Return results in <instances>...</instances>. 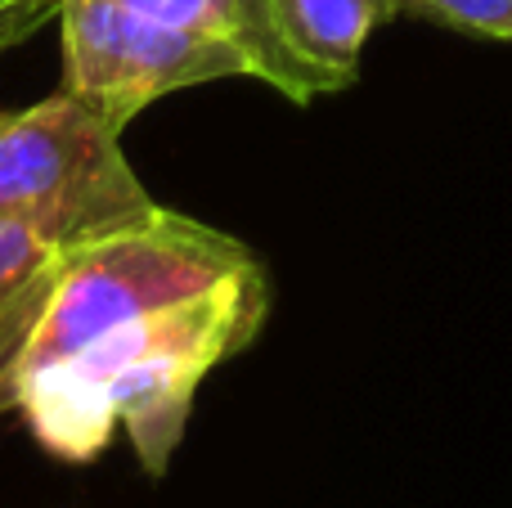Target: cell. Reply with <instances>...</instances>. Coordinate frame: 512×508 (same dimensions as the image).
Wrapping results in <instances>:
<instances>
[{
  "mask_svg": "<svg viewBox=\"0 0 512 508\" xmlns=\"http://www.w3.org/2000/svg\"><path fill=\"white\" fill-rule=\"evenodd\" d=\"M270 320V275L243 239L153 207L63 248L18 383L45 455L95 464L117 437L167 477L198 387Z\"/></svg>",
  "mask_w": 512,
  "mask_h": 508,
  "instance_id": "1",
  "label": "cell"
},
{
  "mask_svg": "<svg viewBox=\"0 0 512 508\" xmlns=\"http://www.w3.org/2000/svg\"><path fill=\"white\" fill-rule=\"evenodd\" d=\"M153 207L122 153V131L86 99L54 90L50 99L0 113V221L72 248Z\"/></svg>",
  "mask_w": 512,
  "mask_h": 508,
  "instance_id": "2",
  "label": "cell"
},
{
  "mask_svg": "<svg viewBox=\"0 0 512 508\" xmlns=\"http://www.w3.org/2000/svg\"><path fill=\"white\" fill-rule=\"evenodd\" d=\"M63 36L59 90L86 99L117 131L176 90L252 77L234 45L158 23L117 0H54Z\"/></svg>",
  "mask_w": 512,
  "mask_h": 508,
  "instance_id": "3",
  "label": "cell"
},
{
  "mask_svg": "<svg viewBox=\"0 0 512 508\" xmlns=\"http://www.w3.org/2000/svg\"><path fill=\"white\" fill-rule=\"evenodd\" d=\"M283 50L315 81L319 95L346 90L360 77L373 32L405 14L400 0H270Z\"/></svg>",
  "mask_w": 512,
  "mask_h": 508,
  "instance_id": "4",
  "label": "cell"
},
{
  "mask_svg": "<svg viewBox=\"0 0 512 508\" xmlns=\"http://www.w3.org/2000/svg\"><path fill=\"white\" fill-rule=\"evenodd\" d=\"M117 5L135 9V14H149L158 23L185 27V32H203L212 41H225L248 59L252 81H265L270 90H279L292 104H310L319 99L315 81L297 68L288 50L279 41V27H274L270 0H117Z\"/></svg>",
  "mask_w": 512,
  "mask_h": 508,
  "instance_id": "5",
  "label": "cell"
},
{
  "mask_svg": "<svg viewBox=\"0 0 512 508\" xmlns=\"http://www.w3.org/2000/svg\"><path fill=\"white\" fill-rule=\"evenodd\" d=\"M63 248L27 225L0 221V414L18 410L32 333L45 315Z\"/></svg>",
  "mask_w": 512,
  "mask_h": 508,
  "instance_id": "6",
  "label": "cell"
},
{
  "mask_svg": "<svg viewBox=\"0 0 512 508\" xmlns=\"http://www.w3.org/2000/svg\"><path fill=\"white\" fill-rule=\"evenodd\" d=\"M405 14L472 32L486 41H512V0H400Z\"/></svg>",
  "mask_w": 512,
  "mask_h": 508,
  "instance_id": "7",
  "label": "cell"
},
{
  "mask_svg": "<svg viewBox=\"0 0 512 508\" xmlns=\"http://www.w3.org/2000/svg\"><path fill=\"white\" fill-rule=\"evenodd\" d=\"M45 18H54V5H41V0H27V5L0 9V54L14 50L18 41H27V36H32Z\"/></svg>",
  "mask_w": 512,
  "mask_h": 508,
  "instance_id": "8",
  "label": "cell"
},
{
  "mask_svg": "<svg viewBox=\"0 0 512 508\" xmlns=\"http://www.w3.org/2000/svg\"><path fill=\"white\" fill-rule=\"evenodd\" d=\"M9 5H27V0H0V9H9ZM41 5H54V0H41Z\"/></svg>",
  "mask_w": 512,
  "mask_h": 508,
  "instance_id": "9",
  "label": "cell"
}]
</instances>
